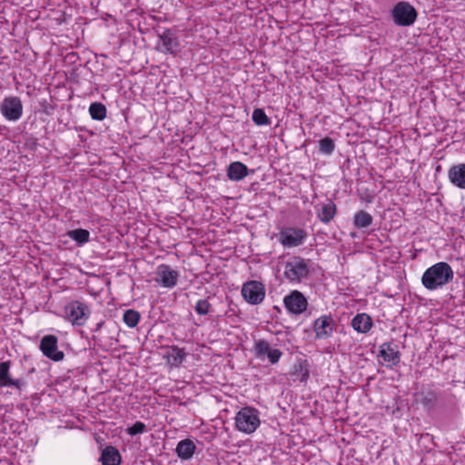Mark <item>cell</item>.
I'll return each mask as SVG.
<instances>
[{
	"instance_id": "obj_3",
	"label": "cell",
	"mask_w": 465,
	"mask_h": 465,
	"mask_svg": "<svg viewBox=\"0 0 465 465\" xmlns=\"http://www.w3.org/2000/svg\"><path fill=\"white\" fill-rule=\"evenodd\" d=\"M393 19L398 26L408 27L415 22L417 19V11L411 4L407 2H399L394 6L393 11Z\"/></svg>"
},
{
	"instance_id": "obj_12",
	"label": "cell",
	"mask_w": 465,
	"mask_h": 465,
	"mask_svg": "<svg viewBox=\"0 0 465 465\" xmlns=\"http://www.w3.org/2000/svg\"><path fill=\"white\" fill-rule=\"evenodd\" d=\"M378 357L385 365L394 366L400 362L401 353L396 345L392 343H385L379 348Z\"/></svg>"
},
{
	"instance_id": "obj_17",
	"label": "cell",
	"mask_w": 465,
	"mask_h": 465,
	"mask_svg": "<svg viewBox=\"0 0 465 465\" xmlns=\"http://www.w3.org/2000/svg\"><path fill=\"white\" fill-rule=\"evenodd\" d=\"M248 174V168L241 162H234L227 168V175L232 181H240Z\"/></svg>"
},
{
	"instance_id": "obj_14",
	"label": "cell",
	"mask_w": 465,
	"mask_h": 465,
	"mask_svg": "<svg viewBox=\"0 0 465 465\" xmlns=\"http://www.w3.org/2000/svg\"><path fill=\"white\" fill-rule=\"evenodd\" d=\"M352 326L355 331L360 334H367L374 327V321L366 313H359L352 321Z\"/></svg>"
},
{
	"instance_id": "obj_9",
	"label": "cell",
	"mask_w": 465,
	"mask_h": 465,
	"mask_svg": "<svg viewBox=\"0 0 465 465\" xmlns=\"http://www.w3.org/2000/svg\"><path fill=\"white\" fill-rule=\"evenodd\" d=\"M39 348L42 353L54 362H59L65 357V353L58 349V338L53 335H46L42 338Z\"/></svg>"
},
{
	"instance_id": "obj_25",
	"label": "cell",
	"mask_w": 465,
	"mask_h": 465,
	"mask_svg": "<svg viewBox=\"0 0 465 465\" xmlns=\"http://www.w3.org/2000/svg\"><path fill=\"white\" fill-rule=\"evenodd\" d=\"M123 320L127 327L134 328L138 326L140 322V313L137 311L130 309L124 313Z\"/></svg>"
},
{
	"instance_id": "obj_10",
	"label": "cell",
	"mask_w": 465,
	"mask_h": 465,
	"mask_svg": "<svg viewBox=\"0 0 465 465\" xmlns=\"http://www.w3.org/2000/svg\"><path fill=\"white\" fill-rule=\"evenodd\" d=\"M284 302L286 307L295 314L304 313L308 306L307 299L299 291H293L285 297Z\"/></svg>"
},
{
	"instance_id": "obj_13",
	"label": "cell",
	"mask_w": 465,
	"mask_h": 465,
	"mask_svg": "<svg viewBox=\"0 0 465 465\" xmlns=\"http://www.w3.org/2000/svg\"><path fill=\"white\" fill-rule=\"evenodd\" d=\"M335 322L330 316H322L318 318L313 326V331L319 338H327L331 336L334 331Z\"/></svg>"
},
{
	"instance_id": "obj_26",
	"label": "cell",
	"mask_w": 465,
	"mask_h": 465,
	"mask_svg": "<svg viewBox=\"0 0 465 465\" xmlns=\"http://www.w3.org/2000/svg\"><path fill=\"white\" fill-rule=\"evenodd\" d=\"M319 149H320V151L322 154H324L327 156H330L336 149V143L331 137L327 136V137H324V138H322L320 140Z\"/></svg>"
},
{
	"instance_id": "obj_28",
	"label": "cell",
	"mask_w": 465,
	"mask_h": 465,
	"mask_svg": "<svg viewBox=\"0 0 465 465\" xmlns=\"http://www.w3.org/2000/svg\"><path fill=\"white\" fill-rule=\"evenodd\" d=\"M253 120L256 125H268L270 122L266 113L261 108L255 109V112L253 113Z\"/></svg>"
},
{
	"instance_id": "obj_11",
	"label": "cell",
	"mask_w": 465,
	"mask_h": 465,
	"mask_svg": "<svg viewBox=\"0 0 465 465\" xmlns=\"http://www.w3.org/2000/svg\"><path fill=\"white\" fill-rule=\"evenodd\" d=\"M156 280L160 287L173 288L178 281V273L169 265L162 264L157 269Z\"/></svg>"
},
{
	"instance_id": "obj_15",
	"label": "cell",
	"mask_w": 465,
	"mask_h": 465,
	"mask_svg": "<svg viewBox=\"0 0 465 465\" xmlns=\"http://www.w3.org/2000/svg\"><path fill=\"white\" fill-rule=\"evenodd\" d=\"M449 179L457 188L465 189V164L452 166L449 170Z\"/></svg>"
},
{
	"instance_id": "obj_5",
	"label": "cell",
	"mask_w": 465,
	"mask_h": 465,
	"mask_svg": "<svg viewBox=\"0 0 465 465\" xmlns=\"http://www.w3.org/2000/svg\"><path fill=\"white\" fill-rule=\"evenodd\" d=\"M242 295L248 304L256 305L261 304L265 298V288L262 283L249 281L243 286Z\"/></svg>"
},
{
	"instance_id": "obj_31",
	"label": "cell",
	"mask_w": 465,
	"mask_h": 465,
	"mask_svg": "<svg viewBox=\"0 0 465 465\" xmlns=\"http://www.w3.org/2000/svg\"><path fill=\"white\" fill-rule=\"evenodd\" d=\"M282 356V352L278 349H271L269 351L268 354H267V357H268L269 361L272 363H276L278 362V361L280 360V358Z\"/></svg>"
},
{
	"instance_id": "obj_7",
	"label": "cell",
	"mask_w": 465,
	"mask_h": 465,
	"mask_svg": "<svg viewBox=\"0 0 465 465\" xmlns=\"http://www.w3.org/2000/svg\"><path fill=\"white\" fill-rule=\"evenodd\" d=\"M307 237L306 232L298 227H286L279 234V241L286 247H295L302 245Z\"/></svg>"
},
{
	"instance_id": "obj_22",
	"label": "cell",
	"mask_w": 465,
	"mask_h": 465,
	"mask_svg": "<svg viewBox=\"0 0 465 465\" xmlns=\"http://www.w3.org/2000/svg\"><path fill=\"white\" fill-rule=\"evenodd\" d=\"M107 108L105 105L100 102H95L90 106L89 114L95 120L102 121L107 116Z\"/></svg>"
},
{
	"instance_id": "obj_32",
	"label": "cell",
	"mask_w": 465,
	"mask_h": 465,
	"mask_svg": "<svg viewBox=\"0 0 465 465\" xmlns=\"http://www.w3.org/2000/svg\"><path fill=\"white\" fill-rule=\"evenodd\" d=\"M145 429V425L142 423H136L135 425H133L132 427H129L127 430V433L131 435H135V434H140L143 432Z\"/></svg>"
},
{
	"instance_id": "obj_20",
	"label": "cell",
	"mask_w": 465,
	"mask_h": 465,
	"mask_svg": "<svg viewBox=\"0 0 465 465\" xmlns=\"http://www.w3.org/2000/svg\"><path fill=\"white\" fill-rule=\"evenodd\" d=\"M336 215V206L333 202H329L326 204L324 206H322L321 210L319 212V218L324 223H328Z\"/></svg>"
},
{
	"instance_id": "obj_1",
	"label": "cell",
	"mask_w": 465,
	"mask_h": 465,
	"mask_svg": "<svg viewBox=\"0 0 465 465\" xmlns=\"http://www.w3.org/2000/svg\"><path fill=\"white\" fill-rule=\"evenodd\" d=\"M453 279V272L451 265L447 263H438L425 271L422 283L424 287L429 290H435L439 287H444Z\"/></svg>"
},
{
	"instance_id": "obj_2",
	"label": "cell",
	"mask_w": 465,
	"mask_h": 465,
	"mask_svg": "<svg viewBox=\"0 0 465 465\" xmlns=\"http://www.w3.org/2000/svg\"><path fill=\"white\" fill-rule=\"evenodd\" d=\"M261 425L259 413L253 407H244L236 416V426L238 431L246 434H254Z\"/></svg>"
},
{
	"instance_id": "obj_30",
	"label": "cell",
	"mask_w": 465,
	"mask_h": 465,
	"mask_svg": "<svg viewBox=\"0 0 465 465\" xmlns=\"http://www.w3.org/2000/svg\"><path fill=\"white\" fill-rule=\"evenodd\" d=\"M211 304L207 300H199L196 305V311L201 315H206L209 313Z\"/></svg>"
},
{
	"instance_id": "obj_19",
	"label": "cell",
	"mask_w": 465,
	"mask_h": 465,
	"mask_svg": "<svg viewBox=\"0 0 465 465\" xmlns=\"http://www.w3.org/2000/svg\"><path fill=\"white\" fill-rule=\"evenodd\" d=\"M121 455L116 448L108 446L104 450L101 455V461L103 465H120Z\"/></svg>"
},
{
	"instance_id": "obj_27",
	"label": "cell",
	"mask_w": 465,
	"mask_h": 465,
	"mask_svg": "<svg viewBox=\"0 0 465 465\" xmlns=\"http://www.w3.org/2000/svg\"><path fill=\"white\" fill-rule=\"evenodd\" d=\"M9 367H10V362H4L1 364V383H2V386L16 385V382L9 376Z\"/></svg>"
},
{
	"instance_id": "obj_8",
	"label": "cell",
	"mask_w": 465,
	"mask_h": 465,
	"mask_svg": "<svg viewBox=\"0 0 465 465\" xmlns=\"http://www.w3.org/2000/svg\"><path fill=\"white\" fill-rule=\"evenodd\" d=\"M309 273V264L302 258L291 259L287 264L285 273L291 281H299L306 277Z\"/></svg>"
},
{
	"instance_id": "obj_18",
	"label": "cell",
	"mask_w": 465,
	"mask_h": 465,
	"mask_svg": "<svg viewBox=\"0 0 465 465\" xmlns=\"http://www.w3.org/2000/svg\"><path fill=\"white\" fill-rule=\"evenodd\" d=\"M196 444L190 439H184L178 443L176 447V453L181 459L188 460L192 458L196 452Z\"/></svg>"
},
{
	"instance_id": "obj_24",
	"label": "cell",
	"mask_w": 465,
	"mask_h": 465,
	"mask_svg": "<svg viewBox=\"0 0 465 465\" xmlns=\"http://www.w3.org/2000/svg\"><path fill=\"white\" fill-rule=\"evenodd\" d=\"M161 39L163 44L166 46V49L168 52L174 53L177 50L178 41H177L175 36L171 35L170 32L166 31L164 35H162Z\"/></svg>"
},
{
	"instance_id": "obj_4",
	"label": "cell",
	"mask_w": 465,
	"mask_h": 465,
	"mask_svg": "<svg viewBox=\"0 0 465 465\" xmlns=\"http://www.w3.org/2000/svg\"><path fill=\"white\" fill-rule=\"evenodd\" d=\"M65 315L69 322L76 326L84 324L90 316V309L80 301H72L66 305Z\"/></svg>"
},
{
	"instance_id": "obj_16",
	"label": "cell",
	"mask_w": 465,
	"mask_h": 465,
	"mask_svg": "<svg viewBox=\"0 0 465 465\" xmlns=\"http://www.w3.org/2000/svg\"><path fill=\"white\" fill-rule=\"evenodd\" d=\"M185 356H187V353L183 349L174 346V347H171L170 350L166 353L165 359L168 365L172 367H178L183 363Z\"/></svg>"
},
{
	"instance_id": "obj_23",
	"label": "cell",
	"mask_w": 465,
	"mask_h": 465,
	"mask_svg": "<svg viewBox=\"0 0 465 465\" xmlns=\"http://www.w3.org/2000/svg\"><path fill=\"white\" fill-rule=\"evenodd\" d=\"M67 236L77 244H85L89 240V231L83 228H76L67 232Z\"/></svg>"
},
{
	"instance_id": "obj_29",
	"label": "cell",
	"mask_w": 465,
	"mask_h": 465,
	"mask_svg": "<svg viewBox=\"0 0 465 465\" xmlns=\"http://www.w3.org/2000/svg\"><path fill=\"white\" fill-rule=\"evenodd\" d=\"M270 346L269 344L264 340H259L255 343V351L256 354L260 357H264L265 354H268L270 351Z\"/></svg>"
},
{
	"instance_id": "obj_6",
	"label": "cell",
	"mask_w": 465,
	"mask_h": 465,
	"mask_svg": "<svg viewBox=\"0 0 465 465\" xmlns=\"http://www.w3.org/2000/svg\"><path fill=\"white\" fill-rule=\"evenodd\" d=\"M1 113L7 120L15 122L20 119L23 115L21 100L14 96L7 97L1 104Z\"/></svg>"
},
{
	"instance_id": "obj_21",
	"label": "cell",
	"mask_w": 465,
	"mask_h": 465,
	"mask_svg": "<svg viewBox=\"0 0 465 465\" xmlns=\"http://www.w3.org/2000/svg\"><path fill=\"white\" fill-rule=\"evenodd\" d=\"M373 223V216L366 211L360 210L354 215V224L358 228H365Z\"/></svg>"
}]
</instances>
